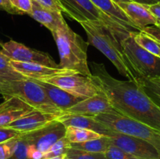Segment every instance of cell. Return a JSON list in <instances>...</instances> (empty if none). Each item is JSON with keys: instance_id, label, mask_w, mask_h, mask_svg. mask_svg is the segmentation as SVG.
Listing matches in <instances>:
<instances>
[{"instance_id": "obj_1", "label": "cell", "mask_w": 160, "mask_h": 159, "mask_svg": "<svg viewBox=\"0 0 160 159\" xmlns=\"http://www.w3.org/2000/svg\"><path fill=\"white\" fill-rule=\"evenodd\" d=\"M92 80L114 110L160 131V107L138 83L116 79L102 63L92 62Z\"/></svg>"}, {"instance_id": "obj_2", "label": "cell", "mask_w": 160, "mask_h": 159, "mask_svg": "<svg viewBox=\"0 0 160 159\" xmlns=\"http://www.w3.org/2000/svg\"><path fill=\"white\" fill-rule=\"evenodd\" d=\"M82 26L88 37V43L95 47L115 65L119 73L129 80L138 83L139 76L130 64L123 52L120 41L131 32L122 25L102 21H86Z\"/></svg>"}, {"instance_id": "obj_3", "label": "cell", "mask_w": 160, "mask_h": 159, "mask_svg": "<svg viewBox=\"0 0 160 159\" xmlns=\"http://www.w3.org/2000/svg\"><path fill=\"white\" fill-rule=\"evenodd\" d=\"M59 54V66L75 70L79 74L91 77L92 73L88 64V46L79 34L67 23L52 32Z\"/></svg>"}, {"instance_id": "obj_4", "label": "cell", "mask_w": 160, "mask_h": 159, "mask_svg": "<svg viewBox=\"0 0 160 159\" xmlns=\"http://www.w3.org/2000/svg\"><path fill=\"white\" fill-rule=\"evenodd\" d=\"M0 94L4 98H19L40 112L62 115V111L47 97L43 88L32 79L26 78L0 84Z\"/></svg>"}, {"instance_id": "obj_5", "label": "cell", "mask_w": 160, "mask_h": 159, "mask_svg": "<svg viewBox=\"0 0 160 159\" xmlns=\"http://www.w3.org/2000/svg\"><path fill=\"white\" fill-rule=\"evenodd\" d=\"M93 118L110 130L142 139L151 143L160 152V131L157 129L125 116L114 109L95 115Z\"/></svg>"}, {"instance_id": "obj_6", "label": "cell", "mask_w": 160, "mask_h": 159, "mask_svg": "<svg viewBox=\"0 0 160 159\" xmlns=\"http://www.w3.org/2000/svg\"><path fill=\"white\" fill-rule=\"evenodd\" d=\"M128 33L120 41L123 52L134 71L141 77L160 76V58L139 46Z\"/></svg>"}, {"instance_id": "obj_7", "label": "cell", "mask_w": 160, "mask_h": 159, "mask_svg": "<svg viewBox=\"0 0 160 159\" xmlns=\"http://www.w3.org/2000/svg\"><path fill=\"white\" fill-rule=\"evenodd\" d=\"M40 81L56 86L81 99L91 98L99 93L92 76L88 77L79 73L56 76Z\"/></svg>"}, {"instance_id": "obj_8", "label": "cell", "mask_w": 160, "mask_h": 159, "mask_svg": "<svg viewBox=\"0 0 160 159\" xmlns=\"http://www.w3.org/2000/svg\"><path fill=\"white\" fill-rule=\"evenodd\" d=\"M57 1L63 9V13L79 23L86 21H102L111 24L118 23L100 10L91 0Z\"/></svg>"}, {"instance_id": "obj_9", "label": "cell", "mask_w": 160, "mask_h": 159, "mask_svg": "<svg viewBox=\"0 0 160 159\" xmlns=\"http://www.w3.org/2000/svg\"><path fill=\"white\" fill-rule=\"evenodd\" d=\"M0 52L10 60L17 62L38 63L50 67L59 66L48 53L34 50L13 40L1 44Z\"/></svg>"}, {"instance_id": "obj_10", "label": "cell", "mask_w": 160, "mask_h": 159, "mask_svg": "<svg viewBox=\"0 0 160 159\" xmlns=\"http://www.w3.org/2000/svg\"><path fill=\"white\" fill-rule=\"evenodd\" d=\"M111 143L122 151L140 159H160V152L154 146L142 139L110 130L106 135Z\"/></svg>"}, {"instance_id": "obj_11", "label": "cell", "mask_w": 160, "mask_h": 159, "mask_svg": "<svg viewBox=\"0 0 160 159\" xmlns=\"http://www.w3.org/2000/svg\"><path fill=\"white\" fill-rule=\"evenodd\" d=\"M65 126L56 120L45 127L27 133H22V135L28 143L33 144L38 151L45 154L52 145L65 137Z\"/></svg>"}, {"instance_id": "obj_12", "label": "cell", "mask_w": 160, "mask_h": 159, "mask_svg": "<svg viewBox=\"0 0 160 159\" xmlns=\"http://www.w3.org/2000/svg\"><path fill=\"white\" fill-rule=\"evenodd\" d=\"M9 62L14 68V70H17L18 73L24 76L25 77L29 78V79L38 80H42L47 79V78L60 76V75L78 73L75 70L62 68L60 66L50 67L38 63L17 62V61L10 60V59H9Z\"/></svg>"}, {"instance_id": "obj_13", "label": "cell", "mask_w": 160, "mask_h": 159, "mask_svg": "<svg viewBox=\"0 0 160 159\" xmlns=\"http://www.w3.org/2000/svg\"><path fill=\"white\" fill-rule=\"evenodd\" d=\"M60 115L34 110L19 119L3 126L15 129L20 133H27L48 126Z\"/></svg>"}, {"instance_id": "obj_14", "label": "cell", "mask_w": 160, "mask_h": 159, "mask_svg": "<svg viewBox=\"0 0 160 159\" xmlns=\"http://www.w3.org/2000/svg\"><path fill=\"white\" fill-rule=\"evenodd\" d=\"M112 107L106 95L99 91L98 94L81 100L76 104L63 112L62 114H73L95 116L101 113L110 112Z\"/></svg>"}, {"instance_id": "obj_15", "label": "cell", "mask_w": 160, "mask_h": 159, "mask_svg": "<svg viewBox=\"0 0 160 159\" xmlns=\"http://www.w3.org/2000/svg\"><path fill=\"white\" fill-rule=\"evenodd\" d=\"M126 13L133 24L138 31L152 25H157V20L144 4L134 1L117 3Z\"/></svg>"}, {"instance_id": "obj_16", "label": "cell", "mask_w": 160, "mask_h": 159, "mask_svg": "<svg viewBox=\"0 0 160 159\" xmlns=\"http://www.w3.org/2000/svg\"><path fill=\"white\" fill-rule=\"evenodd\" d=\"M35 110L24 101L14 97L4 98L0 110V127L5 126Z\"/></svg>"}, {"instance_id": "obj_17", "label": "cell", "mask_w": 160, "mask_h": 159, "mask_svg": "<svg viewBox=\"0 0 160 159\" xmlns=\"http://www.w3.org/2000/svg\"><path fill=\"white\" fill-rule=\"evenodd\" d=\"M34 80V79H32ZM35 80L41 87L43 88L44 91L46 94L47 97L49 98L50 101L56 106L59 109L63 112L67 109L70 108V107L73 106L81 101V98H77L73 96L71 94L62 90L59 87L56 86L52 85V84H48V83L43 82V81L38 80Z\"/></svg>"}, {"instance_id": "obj_18", "label": "cell", "mask_w": 160, "mask_h": 159, "mask_svg": "<svg viewBox=\"0 0 160 159\" xmlns=\"http://www.w3.org/2000/svg\"><path fill=\"white\" fill-rule=\"evenodd\" d=\"M56 121L62 123L65 127L73 126L78 128L91 129L102 135H106L110 131L106 126L96 121L93 116L73 114H62L56 118Z\"/></svg>"}, {"instance_id": "obj_19", "label": "cell", "mask_w": 160, "mask_h": 159, "mask_svg": "<svg viewBox=\"0 0 160 159\" xmlns=\"http://www.w3.org/2000/svg\"><path fill=\"white\" fill-rule=\"evenodd\" d=\"M32 2V9L29 16H31L34 20L40 23L41 24L48 28L51 31V33L67 23L61 12L49 10V9L42 7L33 0Z\"/></svg>"}, {"instance_id": "obj_20", "label": "cell", "mask_w": 160, "mask_h": 159, "mask_svg": "<svg viewBox=\"0 0 160 159\" xmlns=\"http://www.w3.org/2000/svg\"><path fill=\"white\" fill-rule=\"evenodd\" d=\"M100 10L130 31H140L124 12L112 0H91Z\"/></svg>"}, {"instance_id": "obj_21", "label": "cell", "mask_w": 160, "mask_h": 159, "mask_svg": "<svg viewBox=\"0 0 160 159\" xmlns=\"http://www.w3.org/2000/svg\"><path fill=\"white\" fill-rule=\"evenodd\" d=\"M110 145V139L105 135H102L98 139H94L83 143H70V147L74 149L82 150L92 153H102V154L106 153Z\"/></svg>"}, {"instance_id": "obj_22", "label": "cell", "mask_w": 160, "mask_h": 159, "mask_svg": "<svg viewBox=\"0 0 160 159\" xmlns=\"http://www.w3.org/2000/svg\"><path fill=\"white\" fill-rule=\"evenodd\" d=\"M102 136V134L91 129L73 127V126L66 127L65 137L70 142V143H83L94 139H98Z\"/></svg>"}, {"instance_id": "obj_23", "label": "cell", "mask_w": 160, "mask_h": 159, "mask_svg": "<svg viewBox=\"0 0 160 159\" xmlns=\"http://www.w3.org/2000/svg\"><path fill=\"white\" fill-rule=\"evenodd\" d=\"M26 78L14 70L9 62V59L0 52V84L8 81L23 80Z\"/></svg>"}, {"instance_id": "obj_24", "label": "cell", "mask_w": 160, "mask_h": 159, "mask_svg": "<svg viewBox=\"0 0 160 159\" xmlns=\"http://www.w3.org/2000/svg\"><path fill=\"white\" fill-rule=\"evenodd\" d=\"M132 34L134 41L139 46L152 54L159 56L160 51L159 45L155 39L141 31L132 32Z\"/></svg>"}, {"instance_id": "obj_25", "label": "cell", "mask_w": 160, "mask_h": 159, "mask_svg": "<svg viewBox=\"0 0 160 159\" xmlns=\"http://www.w3.org/2000/svg\"><path fill=\"white\" fill-rule=\"evenodd\" d=\"M70 147V142L67 139V137H63L56 142L54 144L52 145L51 147L48 149L46 153L43 154L42 159L50 158V157H56L61 154H67Z\"/></svg>"}, {"instance_id": "obj_26", "label": "cell", "mask_w": 160, "mask_h": 159, "mask_svg": "<svg viewBox=\"0 0 160 159\" xmlns=\"http://www.w3.org/2000/svg\"><path fill=\"white\" fill-rule=\"evenodd\" d=\"M138 84L148 94H154L160 97V76L141 77Z\"/></svg>"}, {"instance_id": "obj_27", "label": "cell", "mask_w": 160, "mask_h": 159, "mask_svg": "<svg viewBox=\"0 0 160 159\" xmlns=\"http://www.w3.org/2000/svg\"><path fill=\"white\" fill-rule=\"evenodd\" d=\"M67 157L69 159H106V155L102 153L88 152L72 147L67 151Z\"/></svg>"}, {"instance_id": "obj_28", "label": "cell", "mask_w": 160, "mask_h": 159, "mask_svg": "<svg viewBox=\"0 0 160 159\" xmlns=\"http://www.w3.org/2000/svg\"><path fill=\"white\" fill-rule=\"evenodd\" d=\"M105 155L106 159H140L122 151L112 143L106 151Z\"/></svg>"}, {"instance_id": "obj_29", "label": "cell", "mask_w": 160, "mask_h": 159, "mask_svg": "<svg viewBox=\"0 0 160 159\" xmlns=\"http://www.w3.org/2000/svg\"><path fill=\"white\" fill-rule=\"evenodd\" d=\"M28 143L23 138V135L20 134L18 139L17 148L12 155L8 159H30L28 157Z\"/></svg>"}, {"instance_id": "obj_30", "label": "cell", "mask_w": 160, "mask_h": 159, "mask_svg": "<svg viewBox=\"0 0 160 159\" xmlns=\"http://www.w3.org/2000/svg\"><path fill=\"white\" fill-rule=\"evenodd\" d=\"M18 15H29L32 9V0H9Z\"/></svg>"}, {"instance_id": "obj_31", "label": "cell", "mask_w": 160, "mask_h": 159, "mask_svg": "<svg viewBox=\"0 0 160 159\" xmlns=\"http://www.w3.org/2000/svg\"><path fill=\"white\" fill-rule=\"evenodd\" d=\"M20 134L22 133L15 129L3 127V126L0 127V143L9 141V140L20 136Z\"/></svg>"}, {"instance_id": "obj_32", "label": "cell", "mask_w": 160, "mask_h": 159, "mask_svg": "<svg viewBox=\"0 0 160 159\" xmlns=\"http://www.w3.org/2000/svg\"><path fill=\"white\" fill-rule=\"evenodd\" d=\"M33 1L35 2L42 7L45 8L47 9L58 11V12H61L62 13L63 12V9L61 7L57 0H33Z\"/></svg>"}, {"instance_id": "obj_33", "label": "cell", "mask_w": 160, "mask_h": 159, "mask_svg": "<svg viewBox=\"0 0 160 159\" xmlns=\"http://www.w3.org/2000/svg\"><path fill=\"white\" fill-rule=\"evenodd\" d=\"M141 31L149 35L150 37H152L153 39H155L156 41L160 44V28L159 26H157L156 25L148 26L142 29Z\"/></svg>"}, {"instance_id": "obj_34", "label": "cell", "mask_w": 160, "mask_h": 159, "mask_svg": "<svg viewBox=\"0 0 160 159\" xmlns=\"http://www.w3.org/2000/svg\"><path fill=\"white\" fill-rule=\"evenodd\" d=\"M28 157L30 159H42L43 153L37 149L33 144L28 143Z\"/></svg>"}, {"instance_id": "obj_35", "label": "cell", "mask_w": 160, "mask_h": 159, "mask_svg": "<svg viewBox=\"0 0 160 159\" xmlns=\"http://www.w3.org/2000/svg\"><path fill=\"white\" fill-rule=\"evenodd\" d=\"M147 9L150 11L152 14L155 17L157 20V24L160 23V3L156 2L153 4L145 5Z\"/></svg>"}, {"instance_id": "obj_36", "label": "cell", "mask_w": 160, "mask_h": 159, "mask_svg": "<svg viewBox=\"0 0 160 159\" xmlns=\"http://www.w3.org/2000/svg\"><path fill=\"white\" fill-rule=\"evenodd\" d=\"M0 10L6 11L8 13L18 15L9 0H0Z\"/></svg>"}, {"instance_id": "obj_37", "label": "cell", "mask_w": 160, "mask_h": 159, "mask_svg": "<svg viewBox=\"0 0 160 159\" xmlns=\"http://www.w3.org/2000/svg\"><path fill=\"white\" fill-rule=\"evenodd\" d=\"M132 1L141 3V4H144V5H149V4H153V3L157 2L156 0H132Z\"/></svg>"}, {"instance_id": "obj_38", "label": "cell", "mask_w": 160, "mask_h": 159, "mask_svg": "<svg viewBox=\"0 0 160 159\" xmlns=\"http://www.w3.org/2000/svg\"><path fill=\"white\" fill-rule=\"evenodd\" d=\"M148 95H149V96L152 98L153 101H154L155 102H156V104H157L160 107V97L157 96V95H154V94H148Z\"/></svg>"}, {"instance_id": "obj_39", "label": "cell", "mask_w": 160, "mask_h": 159, "mask_svg": "<svg viewBox=\"0 0 160 159\" xmlns=\"http://www.w3.org/2000/svg\"><path fill=\"white\" fill-rule=\"evenodd\" d=\"M67 158V154H61V155L56 156V157H50V158H46V159H66Z\"/></svg>"}, {"instance_id": "obj_40", "label": "cell", "mask_w": 160, "mask_h": 159, "mask_svg": "<svg viewBox=\"0 0 160 159\" xmlns=\"http://www.w3.org/2000/svg\"><path fill=\"white\" fill-rule=\"evenodd\" d=\"M112 1L116 3H118V2H130V1H132V0H112Z\"/></svg>"}, {"instance_id": "obj_41", "label": "cell", "mask_w": 160, "mask_h": 159, "mask_svg": "<svg viewBox=\"0 0 160 159\" xmlns=\"http://www.w3.org/2000/svg\"><path fill=\"white\" fill-rule=\"evenodd\" d=\"M2 106H3V102L0 104V110H1V109H2Z\"/></svg>"}, {"instance_id": "obj_42", "label": "cell", "mask_w": 160, "mask_h": 159, "mask_svg": "<svg viewBox=\"0 0 160 159\" xmlns=\"http://www.w3.org/2000/svg\"><path fill=\"white\" fill-rule=\"evenodd\" d=\"M158 43H159V42H158ZM159 48H160V44L159 43ZM159 57L160 58V51H159Z\"/></svg>"}, {"instance_id": "obj_43", "label": "cell", "mask_w": 160, "mask_h": 159, "mask_svg": "<svg viewBox=\"0 0 160 159\" xmlns=\"http://www.w3.org/2000/svg\"><path fill=\"white\" fill-rule=\"evenodd\" d=\"M156 26H159V27L160 28V23H159V24H157V25H156Z\"/></svg>"}, {"instance_id": "obj_44", "label": "cell", "mask_w": 160, "mask_h": 159, "mask_svg": "<svg viewBox=\"0 0 160 159\" xmlns=\"http://www.w3.org/2000/svg\"><path fill=\"white\" fill-rule=\"evenodd\" d=\"M156 2H159L160 3V0H156Z\"/></svg>"}, {"instance_id": "obj_45", "label": "cell", "mask_w": 160, "mask_h": 159, "mask_svg": "<svg viewBox=\"0 0 160 159\" xmlns=\"http://www.w3.org/2000/svg\"><path fill=\"white\" fill-rule=\"evenodd\" d=\"M0 50H1V43H0Z\"/></svg>"}, {"instance_id": "obj_46", "label": "cell", "mask_w": 160, "mask_h": 159, "mask_svg": "<svg viewBox=\"0 0 160 159\" xmlns=\"http://www.w3.org/2000/svg\"><path fill=\"white\" fill-rule=\"evenodd\" d=\"M66 159H69V158H67H67H66Z\"/></svg>"}]
</instances>
